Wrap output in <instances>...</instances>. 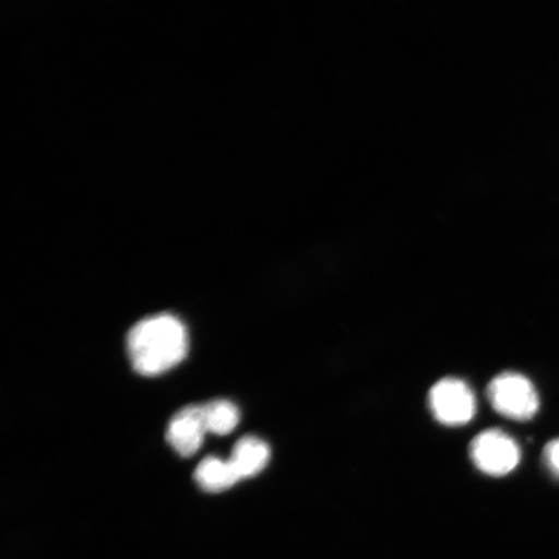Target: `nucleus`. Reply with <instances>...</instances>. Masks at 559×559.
I'll return each mask as SVG.
<instances>
[{
	"label": "nucleus",
	"instance_id": "1",
	"mask_svg": "<svg viewBox=\"0 0 559 559\" xmlns=\"http://www.w3.org/2000/svg\"><path fill=\"white\" fill-rule=\"evenodd\" d=\"M128 353L131 366L139 374H163L186 359V326L171 313L140 320L128 334Z\"/></svg>",
	"mask_w": 559,
	"mask_h": 559
},
{
	"label": "nucleus",
	"instance_id": "2",
	"mask_svg": "<svg viewBox=\"0 0 559 559\" xmlns=\"http://www.w3.org/2000/svg\"><path fill=\"white\" fill-rule=\"evenodd\" d=\"M487 400L502 417L528 421L540 407L539 394L526 376L504 372L488 383Z\"/></svg>",
	"mask_w": 559,
	"mask_h": 559
},
{
	"label": "nucleus",
	"instance_id": "3",
	"mask_svg": "<svg viewBox=\"0 0 559 559\" xmlns=\"http://www.w3.org/2000/svg\"><path fill=\"white\" fill-rule=\"evenodd\" d=\"M469 454L475 467L491 477H504L515 471L521 461L519 443L499 429L481 431L475 437Z\"/></svg>",
	"mask_w": 559,
	"mask_h": 559
},
{
	"label": "nucleus",
	"instance_id": "4",
	"mask_svg": "<svg viewBox=\"0 0 559 559\" xmlns=\"http://www.w3.org/2000/svg\"><path fill=\"white\" fill-rule=\"evenodd\" d=\"M431 415L439 424L463 426L477 414V400L469 384L453 377L438 381L428 396Z\"/></svg>",
	"mask_w": 559,
	"mask_h": 559
},
{
	"label": "nucleus",
	"instance_id": "5",
	"mask_svg": "<svg viewBox=\"0 0 559 559\" xmlns=\"http://www.w3.org/2000/svg\"><path fill=\"white\" fill-rule=\"evenodd\" d=\"M206 432L202 405H188L170 419L166 440L181 457H191L201 449Z\"/></svg>",
	"mask_w": 559,
	"mask_h": 559
},
{
	"label": "nucleus",
	"instance_id": "6",
	"mask_svg": "<svg viewBox=\"0 0 559 559\" xmlns=\"http://www.w3.org/2000/svg\"><path fill=\"white\" fill-rule=\"evenodd\" d=\"M270 457L271 450L264 440L247 436L235 444L233 456L228 461L241 480L260 474L267 466Z\"/></svg>",
	"mask_w": 559,
	"mask_h": 559
},
{
	"label": "nucleus",
	"instance_id": "7",
	"mask_svg": "<svg viewBox=\"0 0 559 559\" xmlns=\"http://www.w3.org/2000/svg\"><path fill=\"white\" fill-rule=\"evenodd\" d=\"M194 480L210 493L227 491L239 481L236 472L229 461H223L215 456H209L201 461L194 471Z\"/></svg>",
	"mask_w": 559,
	"mask_h": 559
},
{
	"label": "nucleus",
	"instance_id": "8",
	"mask_svg": "<svg viewBox=\"0 0 559 559\" xmlns=\"http://www.w3.org/2000/svg\"><path fill=\"white\" fill-rule=\"evenodd\" d=\"M207 432L227 436L240 423V411L233 402L216 400L202 405Z\"/></svg>",
	"mask_w": 559,
	"mask_h": 559
},
{
	"label": "nucleus",
	"instance_id": "9",
	"mask_svg": "<svg viewBox=\"0 0 559 559\" xmlns=\"http://www.w3.org/2000/svg\"><path fill=\"white\" fill-rule=\"evenodd\" d=\"M543 456L549 472L559 478V438L545 445Z\"/></svg>",
	"mask_w": 559,
	"mask_h": 559
}]
</instances>
